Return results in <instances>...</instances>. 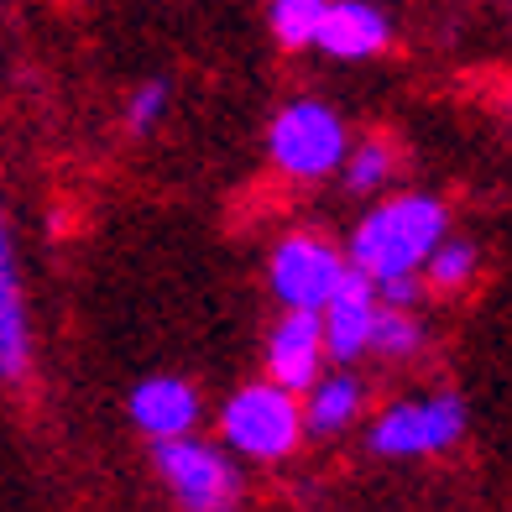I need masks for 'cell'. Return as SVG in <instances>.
<instances>
[{
  "instance_id": "17",
  "label": "cell",
  "mask_w": 512,
  "mask_h": 512,
  "mask_svg": "<svg viewBox=\"0 0 512 512\" xmlns=\"http://www.w3.org/2000/svg\"><path fill=\"white\" fill-rule=\"evenodd\" d=\"M162 105H168V89H162V84H142V89H136V100H131V126L147 131L162 115Z\"/></svg>"
},
{
  "instance_id": "14",
  "label": "cell",
  "mask_w": 512,
  "mask_h": 512,
  "mask_svg": "<svg viewBox=\"0 0 512 512\" xmlns=\"http://www.w3.org/2000/svg\"><path fill=\"white\" fill-rule=\"evenodd\" d=\"M371 345H377V351H387V356H403V351H413V345H418L413 319H408V314H398V309L382 314V319H377V340H371Z\"/></svg>"
},
{
  "instance_id": "3",
  "label": "cell",
  "mask_w": 512,
  "mask_h": 512,
  "mask_svg": "<svg viewBox=\"0 0 512 512\" xmlns=\"http://www.w3.org/2000/svg\"><path fill=\"white\" fill-rule=\"evenodd\" d=\"M157 471L173 486V497L189 512H230L236 507V471L225 465L209 445H194L189 434L178 439H157Z\"/></svg>"
},
{
  "instance_id": "15",
  "label": "cell",
  "mask_w": 512,
  "mask_h": 512,
  "mask_svg": "<svg viewBox=\"0 0 512 512\" xmlns=\"http://www.w3.org/2000/svg\"><path fill=\"white\" fill-rule=\"evenodd\" d=\"M387 168H392V152H387L382 142H366V147L351 152V183H356V189H371V183H382Z\"/></svg>"
},
{
  "instance_id": "16",
  "label": "cell",
  "mask_w": 512,
  "mask_h": 512,
  "mask_svg": "<svg viewBox=\"0 0 512 512\" xmlns=\"http://www.w3.org/2000/svg\"><path fill=\"white\" fill-rule=\"evenodd\" d=\"M471 267H476V251H471V246H439V251H434V283H445V288L465 283V277H471Z\"/></svg>"
},
{
  "instance_id": "11",
  "label": "cell",
  "mask_w": 512,
  "mask_h": 512,
  "mask_svg": "<svg viewBox=\"0 0 512 512\" xmlns=\"http://www.w3.org/2000/svg\"><path fill=\"white\" fill-rule=\"evenodd\" d=\"M0 371H6V377L27 371V314H21V283H16L11 241H0Z\"/></svg>"
},
{
  "instance_id": "12",
  "label": "cell",
  "mask_w": 512,
  "mask_h": 512,
  "mask_svg": "<svg viewBox=\"0 0 512 512\" xmlns=\"http://www.w3.org/2000/svg\"><path fill=\"white\" fill-rule=\"evenodd\" d=\"M324 11H330V0H272L277 42H288V48H309V42H319Z\"/></svg>"
},
{
  "instance_id": "5",
  "label": "cell",
  "mask_w": 512,
  "mask_h": 512,
  "mask_svg": "<svg viewBox=\"0 0 512 512\" xmlns=\"http://www.w3.org/2000/svg\"><path fill=\"white\" fill-rule=\"evenodd\" d=\"M345 283V262L324 246V241H309V236H293L277 246L272 256V288L288 309H330V298L340 293Z\"/></svg>"
},
{
  "instance_id": "10",
  "label": "cell",
  "mask_w": 512,
  "mask_h": 512,
  "mask_svg": "<svg viewBox=\"0 0 512 512\" xmlns=\"http://www.w3.org/2000/svg\"><path fill=\"white\" fill-rule=\"evenodd\" d=\"M387 42V21L382 11L361 6V0H340V6L324 11V27H319V48L335 53V58H371Z\"/></svg>"
},
{
  "instance_id": "9",
  "label": "cell",
  "mask_w": 512,
  "mask_h": 512,
  "mask_svg": "<svg viewBox=\"0 0 512 512\" xmlns=\"http://www.w3.org/2000/svg\"><path fill=\"white\" fill-rule=\"evenodd\" d=\"M131 418L136 429H147L152 439H178L194 429L199 403H194V387L178 382V377H152L131 392Z\"/></svg>"
},
{
  "instance_id": "4",
  "label": "cell",
  "mask_w": 512,
  "mask_h": 512,
  "mask_svg": "<svg viewBox=\"0 0 512 512\" xmlns=\"http://www.w3.org/2000/svg\"><path fill=\"white\" fill-rule=\"evenodd\" d=\"M345 157V126L335 121V110H324L314 100H298L272 121V162L298 178H319Z\"/></svg>"
},
{
  "instance_id": "13",
  "label": "cell",
  "mask_w": 512,
  "mask_h": 512,
  "mask_svg": "<svg viewBox=\"0 0 512 512\" xmlns=\"http://www.w3.org/2000/svg\"><path fill=\"white\" fill-rule=\"evenodd\" d=\"M361 408V392L351 377H330V382H319L314 387V403H309V424L314 429H340L345 418H351Z\"/></svg>"
},
{
  "instance_id": "18",
  "label": "cell",
  "mask_w": 512,
  "mask_h": 512,
  "mask_svg": "<svg viewBox=\"0 0 512 512\" xmlns=\"http://www.w3.org/2000/svg\"><path fill=\"white\" fill-rule=\"evenodd\" d=\"M413 293H418L413 272H398V277H387V283H382V298H387V304H413Z\"/></svg>"
},
{
  "instance_id": "6",
  "label": "cell",
  "mask_w": 512,
  "mask_h": 512,
  "mask_svg": "<svg viewBox=\"0 0 512 512\" xmlns=\"http://www.w3.org/2000/svg\"><path fill=\"white\" fill-rule=\"evenodd\" d=\"M465 429V408L460 398H434V403H403L377 418L371 429V445L382 455H429V450H445L455 445Z\"/></svg>"
},
{
  "instance_id": "1",
  "label": "cell",
  "mask_w": 512,
  "mask_h": 512,
  "mask_svg": "<svg viewBox=\"0 0 512 512\" xmlns=\"http://www.w3.org/2000/svg\"><path fill=\"white\" fill-rule=\"evenodd\" d=\"M439 236H445V209L434 199H392L361 220L351 241V267L387 283V277L413 272L424 256H434Z\"/></svg>"
},
{
  "instance_id": "7",
  "label": "cell",
  "mask_w": 512,
  "mask_h": 512,
  "mask_svg": "<svg viewBox=\"0 0 512 512\" xmlns=\"http://www.w3.org/2000/svg\"><path fill=\"white\" fill-rule=\"evenodd\" d=\"M371 283L377 277H366L361 267H351L345 272V283H340V293L330 298V309H324V340H330V351L340 356V361H351V356H361L371 340H377V304H371Z\"/></svg>"
},
{
  "instance_id": "2",
  "label": "cell",
  "mask_w": 512,
  "mask_h": 512,
  "mask_svg": "<svg viewBox=\"0 0 512 512\" xmlns=\"http://www.w3.org/2000/svg\"><path fill=\"white\" fill-rule=\"evenodd\" d=\"M225 439L241 455L256 460H277L298 445V408L288 398V387H241L236 398L225 403Z\"/></svg>"
},
{
  "instance_id": "8",
  "label": "cell",
  "mask_w": 512,
  "mask_h": 512,
  "mask_svg": "<svg viewBox=\"0 0 512 512\" xmlns=\"http://www.w3.org/2000/svg\"><path fill=\"white\" fill-rule=\"evenodd\" d=\"M324 324L314 319V309H293L283 324L272 330L267 345V366L283 387H309L314 371H319V351H324Z\"/></svg>"
}]
</instances>
